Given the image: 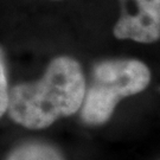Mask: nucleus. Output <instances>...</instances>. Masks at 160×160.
<instances>
[{"label":"nucleus","instance_id":"f03ea898","mask_svg":"<svg viewBox=\"0 0 160 160\" xmlns=\"http://www.w3.org/2000/svg\"><path fill=\"white\" fill-rule=\"evenodd\" d=\"M92 76V84L82 103V119L90 125L107 122L121 98L142 92L151 81L149 69L135 59L101 62Z\"/></svg>","mask_w":160,"mask_h":160},{"label":"nucleus","instance_id":"f257e3e1","mask_svg":"<svg viewBox=\"0 0 160 160\" xmlns=\"http://www.w3.org/2000/svg\"><path fill=\"white\" fill-rule=\"evenodd\" d=\"M86 95V81L80 64L70 57H57L43 78L14 87L8 92V112L19 125L40 129L75 114Z\"/></svg>","mask_w":160,"mask_h":160},{"label":"nucleus","instance_id":"7ed1b4c3","mask_svg":"<svg viewBox=\"0 0 160 160\" xmlns=\"http://www.w3.org/2000/svg\"><path fill=\"white\" fill-rule=\"evenodd\" d=\"M122 14L114 28L119 39L152 43L160 38V0H121Z\"/></svg>","mask_w":160,"mask_h":160},{"label":"nucleus","instance_id":"39448f33","mask_svg":"<svg viewBox=\"0 0 160 160\" xmlns=\"http://www.w3.org/2000/svg\"><path fill=\"white\" fill-rule=\"evenodd\" d=\"M8 108V92H7V81L0 82V118L5 114Z\"/></svg>","mask_w":160,"mask_h":160},{"label":"nucleus","instance_id":"20e7f679","mask_svg":"<svg viewBox=\"0 0 160 160\" xmlns=\"http://www.w3.org/2000/svg\"><path fill=\"white\" fill-rule=\"evenodd\" d=\"M7 160H64L56 148L45 143H25L16 148Z\"/></svg>","mask_w":160,"mask_h":160}]
</instances>
